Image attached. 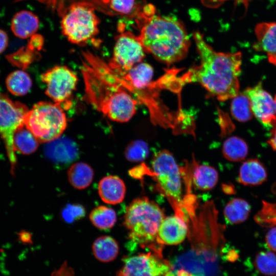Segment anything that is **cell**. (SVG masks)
<instances>
[{
  "label": "cell",
  "mask_w": 276,
  "mask_h": 276,
  "mask_svg": "<svg viewBox=\"0 0 276 276\" xmlns=\"http://www.w3.org/2000/svg\"><path fill=\"white\" fill-rule=\"evenodd\" d=\"M193 37L200 64L191 67L180 78L182 82L199 83L220 101L237 96L239 94L242 54L214 51L198 31L194 33Z\"/></svg>",
  "instance_id": "cell-1"
},
{
  "label": "cell",
  "mask_w": 276,
  "mask_h": 276,
  "mask_svg": "<svg viewBox=\"0 0 276 276\" xmlns=\"http://www.w3.org/2000/svg\"><path fill=\"white\" fill-rule=\"evenodd\" d=\"M140 33L138 35L145 52L167 65L186 57L190 44L182 23L177 18L155 14L147 5L138 14Z\"/></svg>",
  "instance_id": "cell-2"
},
{
  "label": "cell",
  "mask_w": 276,
  "mask_h": 276,
  "mask_svg": "<svg viewBox=\"0 0 276 276\" xmlns=\"http://www.w3.org/2000/svg\"><path fill=\"white\" fill-rule=\"evenodd\" d=\"M81 71L88 102L114 121L126 122L131 119L137 101L126 90L102 79L86 62Z\"/></svg>",
  "instance_id": "cell-3"
},
{
  "label": "cell",
  "mask_w": 276,
  "mask_h": 276,
  "mask_svg": "<svg viewBox=\"0 0 276 276\" xmlns=\"http://www.w3.org/2000/svg\"><path fill=\"white\" fill-rule=\"evenodd\" d=\"M165 217L163 210L154 201L146 197L135 198L127 206L124 215V224L128 231L129 239L142 247L149 246L154 251L161 252L155 244H158L157 232Z\"/></svg>",
  "instance_id": "cell-4"
},
{
  "label": "cell",
  "mask_w": 276,
  "mask_h": 276,
  "mask_svg": "<svg viewBox=\"0 0 276 276\" xmlns=\"http://www.w3.org/2000/svg\"><path fill=\"white\" fill-rule=\"evenodd\" d=\"M63 109L56 103L38 102L29 110L25 125L39 143H49L60 137L66 127Z\"/></svg>",
  "instance_id": "cell-5"
},
{
  "label": "cell",
  "mask_w": 276,
  "mask_h": 276,
  "mask_svg": "<svg viewBox=\"0 0 276 276\" xmlns=\"http://www.w3.org/2000/svg\"><path fill=\"white\" fill-rule=\"evenodd\" d=\"M152 175L175 213L185 214L181 171L173 155L167 150L157 152L152 160Z\"/></svg>",
  "instance_id": "cell-6"
},
{
  "label": "cell",
  "mask_w": 276,
  "mask_h": 276,
  "mask_svg": "<svg viewBox=\"0 0 276 276\" xmlns=\"http://www.w3.org/2000/svg\"><path fill=\"white\" fill-rule=\"evenodd\" d=\"M99 24L93 6L79 2L68 8L61 19V28L69 41L81 45L98 33Z\"/></svg>",
  "instance_id": "cell-7"
},
{
  "label": "cell",
  "mask_w": 276,
  "mask_h": 276,
  "mask_svg": "<svg viewBox=\"0 0 276 276\" xmlns=\"http://www.w3.org/2000/svg\"><path fill=\"white\" fill-rule=\"evenodd\" d=\"M41 79L47 86L46 95L63 109H69L78 81L76 74L65 66L58 65L43 73Z\"/></svg>",
  "instance_id": "cell-8"
},
{
  "label": "cell",
  "mask_w": 276,
  "mask_h": 276,
  "mask_svg": "<svg viewBox=\"0 0 276 276\" xmlns=\"http://www.w3.org/2000/svg\"><path fill=\"white\" fill-rule=\"evenodd\" d=\"M145 51L138 36L129 31L117 36L109 67L116 72H125L141 62Z\"/></svg>",
  "instance_id": "cell-9"
},
{
  "label": "cell",
  "mask_w": 276,
  "mask_h": 276,
  "mask_svg": "<svg viewBox=\"0 0 276 276\" xmlns=\"http://www.w3.org/2000/svg\"><path fill=\"white\" fill-rule=\"evenodd\" d=\"M29 109L24 104L13 102L6 95L0 93V134L11 161H15L13 137L14 131L24 125Z\"/></svg>",
  "instance_id": "cell-10"
},
{
  "label": "cell",
  "mask_w": 276,
  "mask_h": 276,
  "mask_svg": "<svg viewBox=\"0 0 276 276\" xmlns=\"http://www.w3.org/2000/svg\"><path fill=\"white\" fill-rule=\"evenodd\" d=\"M171 269L170 262L153 251L125 258L116 276H163Z\"/></svg>",
  "instance_id": "cell-11"
},
{
  "label": "cell",
  "mask_w": 276,
  "mask_h": 276,
  "mask_svg": "<svg viewBox=\"0 0 276 276\" xmlns=\"http://www.w3.org/2000/svg\"><path fill=\"white\" fill-rule=\"evenodd\" d=\"M243 93L250 101L253 115L265 125L276 126V95L272 96L263 89L261 82Z\"/></svg>",
  "instance_id": "cell-12"
},
{
  "label": "cell",
  "mask_w": 276,
  "mask_h": 276,
  "mask_svg": "<svg viewBox=\"0 0 276 276\" xmlns=\"http://www.w3.org/2000/svg\"><path fill=\"white\" fill-rule=\"evenodd\" d=\"M189 233L187 218L177 213L165 217L157 232L156 242L160 245H175L183 242Z\"/></svg>",
  "instance_id": "cell-13"
},
{
  "label": "cell",
  "mask_w": 276,
  "mask_h": 276,
  "mask_svg": "<svg viewBox=\"0 0 276 276\" xmlns=\"http://www.w3.org/2000/svg\"><path fill=\"white\" fill-rule=\"evenodd\" d=\"M253 49L265 53L268 61L276 66V22H262L255 28Z\"/></svg>",
  "instance_id": "cell-14"
},
{
  "label": "cell",
  "mask_w": 276,
  "mask_h": 276,
  "mask_svg": "<svg viewBox=\"0 0 276 276\" xmlns=\"http://www.w3.org/2000/svg\"><path fill=\"white\" fill-rule=\"evenodd\" d=\"M98 193L105 203L117 204L122 202L125 198V184L122 179L117 176H106L99 181Z\"/></svg>",
  "instance_id": "cell-15"
},
{
  "label": "cell",
  "mask_w": 276,
  "mask_h": 276,
  "mask_svg": "<svg viewBox=\"0 0 276 276\" xmlns=\"http://www.w3.org/2000/svg\"><path fill=\"white\" fill-rule=\"evenodd\" d=\"M267 177V171L262 163L252 158L242 163L237 180L244 186H257L263 183Z\"/></svg>",
  "instance_id": "cell-16"
},
{
  "label": "cell",
  "mask_w": 276,
  "mask_h": 276,
  "mask_svg": "<svg viewBox=\"0 0 276 276\" xmlns=\"http://www.w3.org/2000/svg\"><path fill=\"white\" fill-rule=\"evenodd\" d=\"M39 21L33 12L22 10L16 13L12 19L11 29L17 37L22 39L32 36L38 30Z\"/></svg>",
  "instance_id": "cell-17"
},
{
  "label": "cell",
  "mask_w": 276,
  "mask_h": 276,
  "mask_svg": "<svg viewBox=\"0 0 276 276\" xmlns=\"http://www.w3.org/2000/svg\"><path fill=\"white\" fill-rule=\"evenodd\" d=\"M191 179L198 189L206 191L212 189L217 185L219 175L213 167L205 164H198L193 159Z\"/></svg>",
  "instance_id": "cell-18"
},
{
  "label": "cell",
  "mask_w": 276,
  "mask_h": 276,
  "mask_svg": "<svg viewBox=\"0 0 276 276\" xmlns=\"http://www.w3.org/2000/svg\"><path fill=\"white\" fill-rule=\"evenodd\" d=\"M92 250L94 255L99 261L109 262L117 257L119 247L114 239L109 236H103L97 238L94 241Z\"/></svg>",
  "instance_id": "cell-19"
},
{
  "label": "cell",
  "mask_w": 276,
  "mask_h": 276,
  "mask_svg": "<svg viewBox=\"0 0 276 276\" xmlns=\"http://www.w3.org/2000/svg\"><path fill=\"white\" fill-rule=\"evenodd\" d=\"M39 142L24 125L18 127L14 131L13 146L14 151L24 155H30L37 149Z\"/></svg>",
  "instance_id": "cell-20"
},
{
  "label": "cell",
  "mask_w": 276,
  "mask_h": 276,
  "mask_svg": "<svg viewBox=\"0 0 276 276\" xmlns=\"http://www.w3.org/2000/svg\"><path fill=\"white\" fill-rule=\"evenodd\" d=\"M94 175L92 168L85 163L73 164L67 171L68 180L75 188L82 190L88 187L91 183Z\"/></svg>",
  "instance_id": "cell-21"
},
{
  "label": "cell",
  "mask_w": 276,
  "mask_h": 276,
  "mask_svg": "<svg viewBox=\"0 0 276 276\" xmlns=\"http://www.w3.org/2000/svg\"><path fill=\"white\" fill-rule=\"evenodd\" d=\"M250 212L249 203L241 198H234L225 205L223 213L226 221L232 224H239L245 221Z\"/></svg>",
  "instance_id": "cell-22"
},
{
  "label": "cell",
  "mask_w": 276,
  "mask_h": 276,
  "mask_svg": "<svg viewBox=\"0 0 276 276\" xmlns=\"http://www.w3.org/2000/svg\"><path fill=\"white\" fill-rule=\"evenodd\" d=\"M222 151L223 156L226 159L237 162L246 158L248 148L246 143L243 139L233 136L224 142Z\"/></svg>",
  "instance_id": "cell-23"
},
{
  "label": "cell",
  "mask_w": 276,
  "mask_h": 276,
  "mask_svg": "<svg viewBox=\"0 0 276 276\" xmlns=\"http://www.w3.org/2000/svg\"><path fill=\"white\" fill-rule=\"evenodd\" d=\"M47 145L46 152L56 159H71L76 155V149L74 143L66 138H59L51 141Z\"/></svg>",
  "instance_id": "cell-24"
},
{
  "label": "cell",
  "mask_w": 276,
  "mask_h": 276,
  "mask_svg": "<svg viewBox=\"0 0 276 276\" xmlns=\"http://www.w3.org/2000/svg\"><path fill=\"white\" fill-rule=\"evenodd\" d=\"M8 90L13 95L22 96L27 94L32 86V80L26 72L18 70L9 74L6 81Z\"/></svg>",
  "instance_id": "cell-25"
},
{
  "label": "cell",
  "mask_w": 276,
  "mask_h": 276,
  "mask_svg": "<svg viewBox=\"0 0 276 276\" xmlns=\"http://www.w3.org/2000/svg\"><path fill=\"white\" fill-rule=\"evenodd\" d=\"M89 219L97 228L106 230L111 228L117 221V214L114 210L100 205L92 210Z\"/></svg>",
  "instance_id": "cell-26"
},
{
  "label": "cell",
  "mask_w": 276,
  "mask_h": 276,
  "mask_svg": "<svg viewBox=\"0 0 276 276\" xmlns=\"http://www.w3.org/2000/svg\"><path fill=\"white\" fill-rule=\"evenodd\" d=\"M231 112L236 120L241 122H247L251 119L253 113L250 101L243 93L233 98Z\"/></svg>",
  "instance_id": "cell-27"
},
{
  "label": "cell",
  "mask_w": 276,
  "mask_h": 276,
  "mask_svg": "<svg viewBox=\"0 0 276 276\" xmlns=\"http://www.w3.org/2000/svg\"><path fill=\"white\" fill-rule=\"evenodd\" d=\"M256 268L262 274L273 275L276 274V255L270 251H262L254 260Z\"/></svg>",
  "instance_id": "cell-28"
},
{
  "label": "cell",
  "mask_w": 276,
  "mask_h": 276,
  "mask_svg": "<svg viewBox=\"0 0 276 276\" xmlns=\"http://www.w3.org/2000/svg\"><path fill=\"white\" fill-rule=\"evenodd\" d=\"M149 153L147 144L142 140L131 142L125 150L126 159L131 162H139L145 159Z\"/></svg>",
  "instance_id": "cell-29"
},
{
  "label": "cell",
  "mask_w": 276,
  "mask_h": 276,
  "mask_svg": "<svg viewBox=\"0 0 276 276\" xmlns=\"http://www.w3.org/2000/svg\"><path fill=\"white\" fill-rule=\"evenodd\" d=\"M26 51L19 50L17 52L7 56L8 60L13 65L23 69L26 68L33 61V49L30 46Z\"/></svg>",
  "instance_id": "cell-30"
},
{
  "label": "cell",
  "mask_w": 276,
  "mask_h": 276,
  "mask_svg": "<svg viewBox=\"0 0 276 276\" xmlns=\"http://www.w3.org/2000/svg\"><path fill=\"white\" fill-rule=\"evenodd\" d=\"M84 210L81 205H68L64 210L62 216L67 222H72L75 219L83 216Z\"/></svg>",
  "instance_id": "cell-31"
},
{
  "label": "cell",
  "mask_w": 276,
  "mask_h": 276,
  "mask_svg": "<svg viewBox=\"0 0 276 276\" xmlns=\"http://www.w3.org/2000/svg\"><path fill=\"white\" fill-rule=\"evenodd\" d=\"M265 242L268 248L276 252V227L268 231L265 236Z\"/></svg>",
  "instance_id": "cell-32"
},
{
  "label": "cell",
  "mask_w": 276,
  "mask_h": 276,
  "mask_svg": "<svg viewBox=\"0 0 276 276\" xmlns=\"http://www.w3.org/2000/svg\"><path fill=\"white\" fill-rule=\"evenodd\" d=\"M8 43V37L7 33L0 29V53L6 49Z\"/></svg>",
  "instance_id": "cell-33"
},
{
  "label": "cell",
  "mask_w": 276,
  "mask_h": 276,
  "mask_svg": "<svg viewBox=\"0 0 276 276\" xmlns=\"http://www.w3.org/2000/svg\"><path fill=\"white\" fill-rule=\"evenodd\" d=\"M268 143L276 152V126H274L270 132Z\"/></svg>",
  "instance_id": "cell-34"
},
{
  "label": "cell",
  "mask_w": 276,
  "mask_h": 276,
  "mask_svg": "<svg viewBox=\"0 0 276 276\" xmlns=\"http://www.w3.org/2000/svg\"><path fill=\"white\" fill-rule=\"evenodd\" d=\"M31 234L25 231L18 233V239L24 243H30L31 241Z\"/></svg>",
  "instance_id": "cell-35"
},
{
  "label": "cell",
  "mask_w": 276,
  "mask_h": 276,
  "mask_svg": "<svg viewBox=\"0 0 276 276\" xmlns=\"http://www.w3.org/2000/svg\"><path fill=\"white\" fill-rule=\"evenodd\" d=\"M276 276V275H275Z\"/></svg>",
  "instance_id": "cell-36"
}]
</instances>
